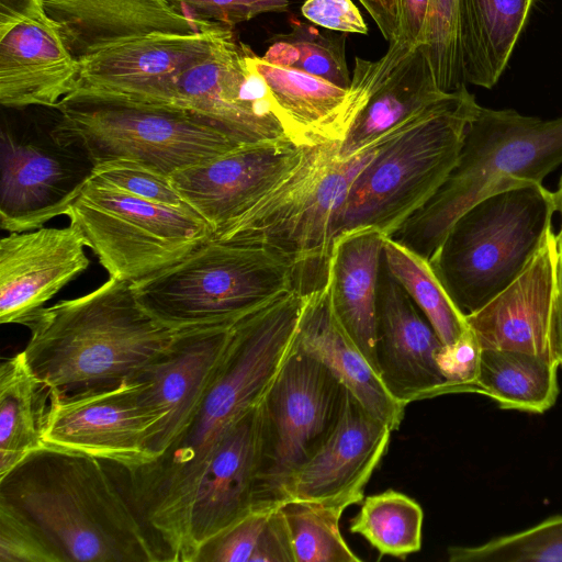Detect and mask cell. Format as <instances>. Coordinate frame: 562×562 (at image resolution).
<instances>
[{"label": "cell", "mask_w": 562, "mask_h": 562, "mask_svg": "<svg viewBox=\"0 0 562 562\" xmlns=\"http://www.w3.org/2000/svg\"><path fill=\"white\" fill-rule=\"evenodd\" d=\"M304 294L289 291L235 324L231 345L201 403L154 462L124 484L164 562H188L193 502L212 454L259 404L291 353Z\"/></svg>", "instance_id": "obj_1"}, {"label": "cell", "mask_w": 562, "mask_h": 562, "mask_svg": "<svg viewBox=\"0 0 562 562\" xmlns=\"http://www.w3.org/2000/svg\"><path fill=\"white\" fill-rule=\"evenodd\" d=\"M25 326L31 331L24 349L29 364L58 394L132 379L165 356L184 331L150 315L132 282L113 278L85 295L42 307Z\"/></svg>", "instance_id": "obj_2"}, {"label": "cell", "mask_w": 562, "mask_h": 562, "mask_svg": "<svg viewBox=\"0 0 562 562\" xmlns=\"http://www.w3.org/2000/svg\"><path fill=\"white\" fill-rule=\"evenodd\" d=\"M105 463L44 448L0 479V497L29 515L66 562H164Z\"/></svg>", "instance_id": "obj_3"}, {"label": "cell", "mask_w": 562, "mask_h": 562, "mask_svg": "<svg viewBox=\"0 0 562 562\" xmlns=\"http://www.w3.org/2000/svg\"><path fill=\"white\" fill-rule=\"evenodd\" d=\"M400 126L348 158L340 143L305 147L301 161L213 239L285 257L303 294L324 285L336 216L353 180Z\"/></svg>", "instance_id": "obj_4"}, {"label": "cell", "mask_w": 562, "mask_h": 562, "mask_svg": "<svg viewBox=\"0 0 562 562\" xmlns=\"http://www.w3.org/2000/svg\"><path fill=\"white\" fill-rule=\"evenodd\" d=\"M480 106L464 85L403 123L353 180L334 238L359 228L391 237L445 183Z\"/></svg>", "instance_id": "obj_5"}, {"label": "cell", "mask_w": 562, "mask_h": 562, "mask_svg": "<svg viewBox=\"0 0 562 562\" xmlns=\"http://www.w3.org/2000/svg\"><path fill=\"white\" fill-rule=\"evenodd\" d=\"M562 164V116L541 120L480 106L437 193L391 238L429 260L453 221L485 195L542 180Z\"/></svg>", "instance_id": "obj_6"}, {"label": "cell", "mask_w": 562, "mask_h": 562, "mask_svg": "<svg viewBox=\"0 0 562 562\" xmlns=\"http://www.w3.org/2000/svg\"><path fill=\"white\" fill-rule=\"evenodd\" d=\"M555 211L542 183L524 182L485 195L453 221L428 261L464 316L525 271L552 231Z\"/></svg>", "instance_id": "obj_7"}, {"label": "cell", "mask_w": 562, "mask_h": 562, "mask_svg": "<svg viewBox=\"0 0 562 562\" xmlns=\"http://www.w3.org/2000/svg\"><path fill=\"white\" fill-rule=\"evenodd\" d=\"M132 289L150 315L176 330L233 326L299 290L296 268L285 257L213 238L173 266L132 282Z\"/></svg>", "instance_id": "obj_8"}, {"label": "cell", "mask_w": 562, "mask_h": 562, "mask_svg": "<svg viewBox=\"0 0 562 562\" xmlns=\"http://www.w3.org/2000/svg\"><path fill=\"white\" fill-rule=\"evenodd\" d=\"M56 109L60 131L95 166L125 160L171 176L241 145L206 117L176 106L72 91Z\"/></svg>", "instance_id": "obj_9"}, {"label": "cell", "mask_w": 562, "mask_h": 562, "mask_svg": "<svg viewBox=\"0 0 562 562\" xmlns=\"http://www.w3.org/2000/svg\"><path fill=\"white\" fill-rule=\"evenodd\" d=\"M66 216L110 278L134 282L181 261L212 238L189 205H167L130 194L92 177Z\"/></svg>", "instance_id": "obj_10"}, {"label": "cell", "mask_w": 562, "mask_h": 562, "mask_svg": "<svg viewBox=\"0 0 562 562\" xmlns=\"http://www.w3.org/2000/svg\"><path fill=\"white\" fill-rule=\"evenodd\" d=\"M345 394L346 387L327 367L294 345L259 404L255 510L284 502L295 472L338 423Z\"/></svg>", "instance_id": "obj_11"}, {"label": "cell", "mask_w": 562, "mask_h": 562, "mask_svg": "<svg viewBox=\"0 0 562 562\" xmlns=\"http://www.w3.org/2000/svg\"><path fill=\"white\" fill-rule=\"evenodd\" d=\"M95 165L58 125L55 108L47 121L3 117L0 126V225L9 233L42 227L66 215Z\"/></svg>", "instance_id": "obj_12"}, {"label": "cell", "mask_w": 562, "mask_h": 562, "mask_svg": "<svg viewBox=\"0 0 562 562\" xmlns=\"http://www.w3.org/2000/svg\"><path fill=\"white\" fill-rule=\"evenodd\" d=\"M160 418L140 395L136 379L74 394L49 392L45 448L83 454L138 470L155 460Z\"/></svg>", "instance_id": "obj_13"}, {"label": "cell", "mask_w": 562, "mask_h": 562, "mask_svg": "<svg viewBox=\"0 0 562 562\" xmlns=\"http://www.w3.org/2000/svg\"><path fill=\"white\" fill-rule=\"evenodd\" d=\"M232 30L211 23L190 34L155 33L103 48L78 60L72 91L172 106L177 78L206 58Z\"/></svg>", "instance_id": "obj_14"}, {"label": "cell", "mask_w": 562, "mask_h": 562, "mask_svg": "<svg viewBox=\"0 0 562 562\" xmlns=\"http://www.w3.org/2000/svg\"><path fill=\"white\" fill-rule=\"evenodd\" d=\"M251 52L232 30L177 78L172 106L206 117L239 144L289 139L267 83L250 61Z\"/></svg>", "instance_id": "obj_15"}, {"label": "cell", "mask_w": 562, "mask_h": 562, "mask_svg": "<svg viewBox=\"0 0 562 562\" xmlns=\"http://www.w3.org/2000/svg\"><path fill=\"white\" fill-rule=\"evenodd\" d=\"M69 52L43 0H0V103L55 109L77 82Z\"/></svg>", "instance_id": "obj_16"}, {"label": "cell", "mask_w": 562, "mask_h": 562, "mask_svg": "<svg viewBox=\"0 0 562 562\" xmlns=\"http://www.w3.org/2000/svg\"><path fill=\"white\" fill-rule=\"evenodd\" d=\"M304 149L289 139L241 144L170 179L213 238L294 168Z\"/></svg>", "instance_id": "obj_17"}, {"label": "cell", "mask_w": 562, "mask_h": 562, "mask_svg": "<svg viewBox=\"0 0 562 562\" xmlns=\"http://www.w3.org/2000/svg\"><path fill=\"white\" fill-rule=\"evenodd\" d=\"M393 429L372 415L347 389L334 430L291 479L285 498L348 508L385 456Z\"/></svg>", "instance_id": "obj_18"}, {"label": "cell", "mask_w": 562, "mask_h": 562, "mask_svg": "<svg viewBox=\"0 0 562 562\" xmlns=\"http://www.w3.org/2000/svg\"><path fill=\"white\" fill-rule=\"evenodd\" d=\"M442 342L384 261L376 300V367L390 394L406 406L453 393L436 355Z\"/></svg>", "instance_id": "obj_19"}, {"label": "cell", "mask_w": 562, "mask_h": 562, "mask_svg": "<svg viewBox=\"0 0 562 562\" xmlns=\"http://www.w3.org/2000/svg\"><path fill=\"white\" fill-rule=\"evenodd\" d=\"M352 75L366 98L339 144L341 158L357 155L449 93L438 87L424 45L394 42L378 60L356 57Z\"/></svg>", "instance_id": "obj_20"}, {"label": "cell", "mask_w": 562, "mask_h": 562, "mask_svg": "<svg viewBox=\"0 0 562 562\" xmlns=\"http://www.w3.org/2000/svg\"><path fill=\"white\" fill-rule=\"evenodd\" d=\"M79 229L40 227L0 240V322L22 324L38 312L90 261Z\"/></svg>", "instance_id": "obj_21"}, {"label": "cell", "mask_w": 562, "mask_h": 562, "mask_svg": "<svg viewBox=\"0 0 562 562\" xmlns=\"http://www.w3.org/2000/svg\"><path fill=\"white\" fill-rule=\"evenodd\" d=\"M234 326L184 330L165 356L132 378L138 381L143 400L160 418L153 443L155 460L201 403L226 357Z\"/></svg>", "instance_id": "obj_22"}, {"label": "cell", "mask_w": 562, "mask_h": 562, "mask_svg": "<svg viewBox=\"0 0 562 562\" xmlns=\"http://www.w3.org/2000/svg\"><path fill=\"white\" fill-rule=\"evenodd\" d=\"M259 404L231 427L212 454L191 510L188 562H196L210 539L255 510L260 457Z\"/></svg>", "instance_id": "obj_23"}, {"label": "cell", "mask_w": 562, "mask_h": 562, "mask_svg": "<svg viewBox=\"0 0 562 562\" xmlns=\"http://www.w3.org/2000/svg\"><path fill=\"white\" fill-rule=\"evenodd\" d=\"M555 262L551 231L525 271L485 306L465 316L481 349L525 351L555 361L550 346Z\"/></svg>", "instance_id": "obj_24"}, {"label": "cell", "mask_w": 562, "mask_h": 562, "mask_svg": "<svg viewBox=\"0 0 562 562\" xmlns=\"http://www.w3.org/2000/svg\"><path fill=\"white\" fill-rule=\"evenodd\" d=\"M265 79L276 116L286 137L297 146L341 143L364 102L360 81L348 89L305 71L272 64L250 54Z\"/></svg>", "instance_id": "obj_25"}, {"label": "cell", "mask_w": 562, "mask_h": 562, "mask_svg": "<svg viewBox=\"0 0 562 562\" xmlns=\"http://www.w3.org/2000/svg\"><path fill=\"white\" fill-rule=\"evenodd\" d=\"M69 52L81 59L103 48L155 33L190 34L196 23L169 0H43Z\"/></svg>", "instance_id": "obj_26"}, {"label": "cell", "mask_w": 562, "mask_h": 562, "mask_svg": "<svg viewBox=\"0 0 562 562\" xmlns=\"http://www.w3.org/2000/svg\"><path fill=\"white\" fill-rule=\"evenodd\" d=\"M294 345L327 367L372 415L393 431L401 426L405 406L390 394L339 322L327 282L304 294Z\"/></svg>", "instance_id": "obj_27"}, {"label": "cell", "mask_w": 562, "mask_h": 562, "mask_svg": "<svg viewBox=\"0 0 562 562\" xmlns=\"http://www.w3.org/2000/svg\"><path fill=\"white\" fill-rule=\"evenodd\" d=\"M384 239L374 228L337 235L327 274L333 310L376 373V300Z\"/></svg>", "instance_id": "obj_28"}, {"label": "cell", "mask_w": 562, "mask_h": 562, "mask_svg": "<svg viewBox=\"0 0 562 562\" xmlns=\"http://www.w3.org/2000/svg\"><path fill=\"white\" fill-rule=\"evenodd\" d=\"M535 0H459L464 82L491 89L503 75Z\"/></svg>", "instance_id": "obj_29"}, {"label": "cell", "mask_w": 562, "mask_h": 562, "mask_svg": "<svg viewBox=\"0 0 562 562\" xmlns=\"http://www.w3.org/2000/svg\"><path fill=\"white\" fill-rule=\"evenodd\" d=\"M49 389L34 373L24 350L0 367V479L44 449Z\"/></svg>", "instance_id": "obj_30"}, {"label": "cell", "mask_w": 562, "mask_h": 562, "mask_svg": "<svg viewBox=\"0 0 562 562\" xmlns=\"http://www.w3.org/2000/svg\"><path fill=\"white\" fill-rule=\"evenodd\" d=\"M558 362L525 351L481 349L477 393L504 409L542 414L558 398Z\"/></svg>", "instance_id": "obj_31"}, {"label": "cell", "mask_w": 562, "mask_h": 562, "mask_svg": "<svg viewBox=\"0 0 562 562\" xmlns=\"http://www.w3.org/2000/svg\"><path fill=\"white\" fill-rule=\"evenodd\" d=\"M383 261L443 345L454 342L464 334L469 328L465 316L450 299L426 258L385 236Z\"/></svg>", "instance_id": "obj_32"}, {"label": "cell", "mask_w": 562, "mask_h": 562, "mask_svg": "<svg viewBox=\"0 0 562 562\" xmlns=\"http://www.w3.org/2000/svg\"><path fill=\"white\" fill-rule=\"evenodd\" d=\"M420 505L395 490L369 495L350 521V532L363 537L382 557L405 560L422 548Z\"/></svg>", "instance_id": "obj_33"}, {"label": "cell", "mask_w": 562, "mask_h": 562, "mask_svg": "<svg viewBox=\"0 0 562 562\" xmlns=\"http://www.w3.org/2000/svg\"><path fill=\"white\" fill-rule=\"evenodd\" d=\"M293 562H361L344 539L345 509L316 502L288 499L278 505Z\"/></svg>", "instance_id": "obj_34"}, {"label": "cell", "mask_w": 562, "mask_h": 562, "mask_svg": "<svg viewBox=\"0 0 562 562\" xmlns=\"http://www.w3.org/2000/svg\"><path fill=\"white\" fill-rule=\"evenodd\" d=\"M450 562H562V515L479 546H451Z\"/></svg>", "instance_id": "obj_35"}, {"label": "cell", "mask_w": 562, "mask_h": 562, "mask_svg": "<svg viewBox=\"0 0 562 562\" xmlns=\"http://www.w3.org/2000/svg\"><path fill=\"white\" fill-rule=\"evenodd\" d=\"M272 38L292 45L296 59L291 68L305 71L348 89L351 75L346 60V35L319 31L307 23L295 22L289 33Z\"/></svg>", "instance_id": "obj_36"}, {"label": "cell", "mask_w": 562, "mask_h": 562, "mask_svg": "<svg viewBox=\"0 0 562 562\" xmlns=\"http://www.w3.org/2000/svg\"><path fill=\"white\" fill-rule=\"evenodd\" d=\"M459 0H430L424 47L438 87L452 92L465 85L459 46Z\"/></svg>", "instance_id": "obj_37"}, {"label": "cell", "mask_w": 562, "mask_h": 562, "mask_svg": "<svg viewBox=\"0 0 562 562\" xmlns=\"http://www.w3.org/2000/svg\"><path fill=\"white\" fill-rule=\"evenodd\" d=\"M0 562H66L46 532L23 510L0 497Z\"/></svg>", "instance_id": "obj_38"}, {"label": "cell", "mask_w": 562, "mask_h": 562, "mask_svg": "<svg viewBox=\"0 0 562 562\" xmlns=\"http://www.w3.org/2000/svg\"><path fill=\"white\" fill-rule=\"evenodd\" d=\"M93 177L138 198L173 206L188 205L170 176L132 161L113 160L95 166Z\"/></svg>", "instance_id": "obj_39"}, {"label": "cell", "mask_w": 562, "mask_h": 562, "mask_svg": "<svg viewBox=\"0 0 562 562\" xmlns=\"http://www.w3.org/2000/svg\"><path fill=\"white\" fill-rule=\"evenodd\" d=\"M271 510H254L210 539L196 562H257Z\"/></svg>", "instance_id": "obj_40"}, {"label": "cell", "mask_w": 562, "mask_h": 562, "mask_svg": "<svg viewBox=\"0 0 562 562\" xmlns=\"http://www.w3.org/2000/svg\"><path fill=\"white\" fill-rule=\"evenodd\" d=\"M192 21L234 27L262 13L285 12L290 0H169Z\"/></svg>", "instance_id": "obj_41"}, {"label": "cell", "mask_w": 562, "mask_h": 562, "mask_svg": "<svg viewBox=\"0 0 562 562\" xmlns=\"http://www.w3.org/2000/svg\"><path fill=\"white\" fill-rule=\"evenodd\" d=\"M480 357L481 346L470 328L454 342L442 344L436 363L453 393H477Z\"/></svg>", "instance_id": "obj_42"}, {"label": "cell", "mask_w": 562, "mask_h": 562, "mask_svg": "<svg viewBox=\"0 0 562 562\" xmlns=\"http://www.w3.org/2000/svg\"><path fill=\"white\" fill-rule=\"evenodd\" d=\"M301 13L312 23L330 31L368 33V25L351 0H305Z\"/></svg>", "instance_id": "obj_43"}, {"label": "cell", "mask_w": 562, "mask_h": 562, "mask_svg": "<svg viewBox=\"0 0 562 562\" xmlns=\"http://www.w3.org/2000/svg\"><path fill=\"white\" fill-rule=\"evenodd\" d=\"M429 7L430 0H397L396 43L409 47L424 45Z\"/></svg>", "instance_id": "obj_44"}, {"label": "cell", "mask_w": 562, "mask_h": 562, "mask_svg": "<svg viewBox=\"0 0 562 562\" xmlns=\"http://www.w3.org/2000/svg\"><path fill=\"white\" fill-rule=\"evenodd\" d=\"M374 20L382 36L391 44L398 34L397 0H358Z\"/></svg>", "instance_id": "obj_45"}, {"label": "cell", "mask_w": 562, "mask_h": 562, "mask_svg": "<svg viewBox=\"0 0 562 562\" xmlns=\"http://www.w3.org/2000/svg\"><path fill=\"white\" fill-rule=\"evenodd\" d=\"M550 346L554 360L562 367V280L557 278V274L550 322Z\"/></svg>", "instance_id": "obj_46"}, {"label": "cell", "mask_w": 562, "mask_h": 562, "mask_svg": "<svg viewBox=\"0 0 562 562\" xmlns=\"http://www.w3.org/2000/svg\"><path fill=\"white\" fill-rule=\"evenodd\" d=\"M557 262L555 274L562 280V226L558 235H555Z\"/></svg>", "instance_id": "obj_47"}, {"label": "cell", "mask_w": 562, "mask_h": 562, "mask_svg": "<svg viewBox=\"0 0 562 562\" xmlns=\"http://www.w3.org/2000/svg\"><path fill=\"white\" fill-rule=\"evenodd\" d=\"M555 210L562 213V177L558 190L553 193Z\"/></svg>", "instance_id": "obj_48"}]
</instances>
